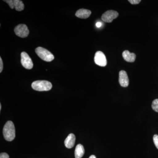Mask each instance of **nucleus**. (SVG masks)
I'll list each match as a JSON object with an SVG mask.
<instances>
[{
    "instance_id": "nucleus-1",
    "label": "nucleus",
    "mask_w": 158,
    "mask_h": 158,
    "mask_svg": "<svg viewBox=\"0 0 158 158\" xmlns=\"http://www.w3.org/2000/svg\"><path fill=\"white\" fill-rule=\"evenodd\" d=\"M3 135L7 141H13L15 137V127L14 123L11 121H8L4 126L3 130Z\"/></svg>"
},
{
    "instance_id": "nucleus-2",
    "label": "nucleus",
    "mask_w": 158,
    "mask_h": 158,
    "mask_svg": "<svg viewBox=\"0 0 158 158\" xmlns=\"http://www.w3.org/2000/svg\"><path fill=\"white\" fill-rule=\"evenodd\" d=\"M34 90L37 91H48L52 88V85L51 82L47 81H37L33 82L31 85Z\"/></svg>"
},
{
    "instance_id": "nucleus-3",
    "label": "nucleus",
    "mask_w": 158,
    "mask_h": 158,
    "mask_svg": "<svg viewBox=\"0 0 158 158\" xmlns=\"http://www.w3.org/2000/svg\"><path fill=\"white\" fill-rule=\"evenodd\" d=\"M35 52L40 59L46 62H50L54 60L53 55L46 49L39 47L35 49Z\"/></svg>"
},
{
    "instance_id": "nucleus-4",
    "label": "nucleus",
    "mask_w": 158,
    "mask_h": 158,
    "mask_svg": "<svg viewBox=\"0 0 158 158\" xmlns=\"http://www.w3.org/2000/svg\"><path fill=\"white\" fill-rule=\"evenodd\" d=\"M21 62L23 66L28 69H32L34 65L32 59L25 52H23L21 54Z\"/></svg>"
},
{
    "instance_id": "nucleus-5",
    "label": "nucleus",
    "mask_w": 158,
    "mask_h": 158,
    "mask_svg": "<svg viewBox=\"0 0 158 158\" xmlns=\"http://www.w3.org/2000/svg\"><path fill=\"white\" fill-rule=\"evenodd\" d=\"M15 33L18 37L25 38L29 34V29L25 24H19L16 26L14 29Z\"/></svg>"
},
{
    "instance_id": "nucleus-6",
    "label": "nucleus",
    "mask_w": 158,
    "mask_h": 158,
    "mask_svg": "<svg viewBox=\"0 0 158 158\" xmlns=\"http://www.w3.org/2000/svg\"><path fill=\"white\" fill-rule=\"evenodd\" d=\"M118 14L117 11L113 10H109L105 12L102 15V19L106 23H110L113 21V20L118 17Z\"/></svg>"
},
{
    "instance_id": "nucleus-7",
    "label": "nucleus",
    "mask_w": 158,
    "mask_h": 158,
    "mask_svg": "<svg viewBox=\"0 0 158 158\" xmlns=\"http://www.w3.org/2000/svg\"><path fill=\"white\" fill-rule=\"evenodd\" d=\"M94 60L96 64L99 66L104 67L107 65V60L106 56L101 51H98L95 53Z\"/></svg>"
},
{
    "instance_id": "nucleus-8",
    "label": "nucleus",
    "mask_w": 158,
    "mask_h": 158,
    "mask_svg": "<svg viewBox=\"0 0 158 158\" xmlns=\"http://www.w3.org/2000/svg\"><path fill=\"white\" fill-rule=\"evenodd\" d=\"M119 84L123 87H127L129 84V80L126 72L124 70H121L119 73Z\"/></svg>"
},
{
    "instance_id": "nucleus-9",
    "label": "nucleus",
    "mask_w": 158,
    "mask_h": 158,
    "mask_svg": "<svg viewBox=\"0 0 158 158\" xmlns=\"http://www.w3.org/2000/svg\"><path fill=\"white\" fill-rule=\"evenodd\" d=\"M76 137L73 134H70L64 141L65 146L67 148H71L73 147L75 143Z\"/></svg>"
},
{
    "instance_id": "nucleus-10",
    "label": "nucleus",
    "mask_w": 158,
    "mask_h": 158,
    "mask_svg": "<svg viewBox=\"0 0 158 158\" xmlns=\"http://www.w3.org/2000/svg\"><path fill=\"white\" fill-rule=\"evenodd\" d=\"M123 57L127 62H134L136 59V55L134 53H131L128 51L126 50L123 52Z\"/></svg>"
},
{
    "instance_id": "nucleus-11",
    "label": "nucleus",
    "mask_w": 158,
    "mask_h": 158,
    "mask_svg": "<svg viewBox=\"0 0 158 158\" xmlns=\"http://www.w3.org/2000/svg\"><path fill=\"white\" fill-rule=\"evenodd\" d=\"M91 11L86 9H80L76 13V16L81 19H87L90 16Z\"/></svg>"
},
{
    "instance_id": "nucleus-12",
    "label": "nucleus",
    "mask_w": 158,
    "mask_h": 158,
    "mask_svg": "<svg viewBox=\"0 0 158 158\" xmlns=\"http://www.w3.org/2000/svg\"><path fill=\"white\" fill-rule=\"evenodd\" d=\"M85 154V148L84 146L81 144L77 145L75 151V158H81Z\"/></svg>"
},
{
    "instance_id": "nucleus-13",
    "label": "nucleus",
    "mask_w": 158,
    "mask_h": 158,
    "mask_svg": "<svg viewBox=\"0 0 158 158\" xmlns=\"http://www.w3.org/2000/svg\"><path fill=\"white\" fill-rule=\"evenodd\" d=\"M14 8L16 11H21L24 9V5L22 1L20 0H14Z\"/></svg>"
},
{
    "instance_id": "nucleus-14",
    "label": "nucleus",
    "mask_w": 158,
    "mask_h": 158,
    "mask_svg": "<svg viewBox=\"0 0 158 158\" xmlns=\"http://www.w3.org/2000/svg\"><path fill=\"white\" fill-rule=\"evenodd\" d=\"M152 107L153 110L158 113V99H156L152 102Z\"/></svg>"
},
{
    "instance_id": "nucleus-15",
    "label": "nucleus",
    "mask_w": 158,
    "mask_h": 158,
    "mask_svg": "<svg viewBox=\"0 0 158 158\" xmlns=\"http://www.w3.org/2000/svg\"><path fill=\"white\" fill-rule=\"evenodd\" d=\"M4 1V2H6V3H7V4L9 5V6H10L11 9H14V1H12V0H6V1Z\"/></svg>"
},
{
    "instance_id": "nucleus-16",
    "label": "nucleus",
    "mask_w": 158,
    "mask_h": 158,
    "mask_svg": "<svg viewBox=\"0 0 158 158\" xmlns=\"http://www.w3.org/2000/svg\"><path fill=\"white\" fill-rule=\"evenodd\" d=\"M153 139L154 143L155 145L157 148L158 149V135H155L153 138Z\"/></svg>"
},
{
    "instance_id": "nucleus-17",
    "label": "nucleus",
    "mask_w": 158,
    "mask_h": 158,
    "mask_svg": "<svg viewBox=\"0 0 158 158\" xmlns=\"http://www.w3.org/2000/svg\"><path fill=\"white\" fill-rule=\"evenodd\" d=\"M128 2L133 5H137L140 3L141 1V0H129Z\"/></svg>"
},
{
    "instance_id": "nucleus-18",
    "label": "nucleus",
    "mask_w": 158,
    "mask_h": 158,
    "mask_svg": "<svg viewBox=\"0 0 158 158\" xmlns=\"http://www.w3.org/2000/svg\"><path fill=\"white\" fill-rule=\"evenodd\" d=\"M0 158H9V156L6 153H2L0 155Z\"/></svg>"
},
{
    "instance_id": "nucleus-19",
    "label": "nucleus",
    "mask_w": 158,
    "mask_h": 158,
    "mask_svg": "<svg viewBox=\"0 0 158 158\" xmlns=\"http://www.w3.org/2000/svg\"><path fill=\"white\" fill-rule=\"evenodd\" d=\"M3 69V63L2 58L0 57V73H2Z\"/></svg>"
},
{
    "instance_id": "nucleus-20",
    "label": "nucleus",
    "mask_w": 158,
    "mask_h": 158,
    "mask_svg": "<svg viewBox=\"0 0 158 158\" xmlns=\"http://www.w3.org/2000/svg\"><path fill=\"white\" fill-rule=\"evenodd\" d=\"M96 25L97 27H100L102 26V23L100 22L97 23H96Z\"/></svg>"
},
{
    "instance_id": "nucleus-21",
    "label": "nucleus",
    "mask_w": 158,
    "mask_h": 158,
    "mask_svg": "<svg viewBox=\"0 0 158 158\" xmlns=\"http://www.w3.org/2000/svg\"><path fill=\"white\" fill-rule=\"evenodd\" d=\"M89 158H96V156L94 155H91L89 157Z\"/></svg>"
},
{
    "instance_id": "nucleus-22",
    "label": "nucleus",
    "mask_w": 158,
    "mask_h": 158,
    "mask_svg": "<svg viewBox=\"0 0 158 158\" xmlns=\"http://www.w3.org/2000/svg\"><path fill=\"white\" fill-rule=\"evenodd\" d=\"M1 109H2V105L0 104V110H1Z\"/></svg>"
}]
</instances>
